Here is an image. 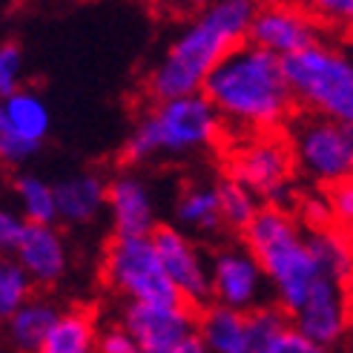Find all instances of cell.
<instances>
[{"label": "cell", "instance_id": "6da1fadb", "mask_svg": "<svg viewBox=\"0 0 353 353\" xmlns=\"http://www.w3.org/2000/svg\"><path fill=\"white\" fill-rule=\"evenodd\" d=\"M264 0H210L204 9L184 17V23L161 49L144 75L150 101L201 92L207 75L224 55L250 41L253 17Z\"/></svg>", "mask_w": 353, "mask_h": 353}, {"label": "cell", "instance_id": "7a4b0ae2", "mask_svg": "<svg viewBox=\"0 0 353 353\" xmlns=\"http://www.w3.org/2000/svg\"><path fill=\"white\" fill-rule=\"evenodd\" d=\"M201 92L216 103L227 132L239 138L288 127L299 107L285 58L253 41H244L224 55L207 75Z\"/></svg>", "mask_w": 353, "mask_h": 353}, {"label": "cell", "instance_id": "3957f363", "mask_svg": "<svg viewBox=\"0 0 353 353\" xmlns=\"http://www.w3.org/2000/svg\"><path fill=\"white\" fill-rule=\"evenodd\" d=\"M224 132V118L204 92L172 95L150 103L123 138L121 155L132 167L175 161L213 150Z\"/></svg>", "mask_w": 353, "mask_h": 353}, {"label": "cell", "instance_id": "277c9868", "mask_svg": "<svg viewBox=\"0 0 353 353\" xmlns=\"http://www.w3.org/2000/svg\"><path fill=\"white\" fill-rule=\"evenodd\" d=\"M247 247L259 256L264 273L270 279L273 302L296 313L310 290L319 285V279L327 276L322 270L316 250L307 236V224L290 213V207L261 204L256 219L244 227Z\"/></svg>", "mask_w": 353, "mask_h": 353}, {"label": "cell", "instance_id": "5b68a950", "mask_svg": "<svg viewBox=\"0 0 353 353\" xmlns=\"http://www.w3.org/2000/svg\"><path fill=\"white\" fill-rule=\"evenodd\" d=\"M285 69L299 107L353 127V49L316 41L285 58Z\"/></svg>", "mask_w": 353, "mask_h": 353}, {"label": "cell", "instance_id": "8992f818", "mask_svg": "<svg viewBox=\"0 0 353 353\" xmlns=\"http://www.w3.org/2000/svg\"><path fill=\"white\" fill-rule=\"evenodd\" d=\"M101 276L123 302H181L172 279L161 261V253L150 236H118L103 247Z\"/></svg>", "mask_w": 353, "mask_h": 353}, {"label": "cell", "instance_id": "52a82bcc", "mask_svg": "<svg viewBox=\"0 0 353 353\" xmlns=\"http://www.w3.org/2000/svg\"><path fill=\"white\" fill-rule=\"evenodd\" d=\"M288 144L296 170L316 187H333L353 175V127L319 112H299L288 121Z\"/></svg>", "mask_w": 353, "mask_h": 353}, {"label": "cell", "instance_id": "ba28073f", "mask_svg": "<svg viewBox=\"0 0 353 353\" xmlns=\"http://www.w3.org/2000/svg\"><path fill=\"white\" fill-rule=\"evenodd\" d=\"M296 172L299 170L288 135L281 138L276 132L241 135L230 152V161H227V175L247 184L264 204L279 207H290V201L296 199Z\"/></svg>", "mask_w": 353, "mask_h": 353}, {"label": "cell", "instance_id": "9c48e42d", "mask_svg": "<svg viewBox=\"0 0 353 353\" xmlns=\"http://www.w3.org/2000/svg\"><path fill=\"white\" fill-rule=\"evenodd\" d=\"M199 307L181 302H123L121 322L132 330L141 353H204Z\"/></svg>", "mask_w": 353, "mask_h": 353}, {"label": "cell", "instance_id": "30bf717a", "mask_svg": "<svg viewBox=\"0 0 353 353\" xmlns=\"http://www.w3.org/2000/svg\"><path fill=\"white\" fill-rule=\"evenodd\" d=\"M52 135V110L46 98L23 86L0 98V167H26Z\"/></svg>", "mask_w": 353, "mask_h": 353}, {"label": "cell", "instance_id": "8fae6325", "mask_svg": "<svg viewBox=\"0 0 353 353\" xmlns=\"http://www.w3.org/2000/svg\"><path fill=\"white\" fill-rule=\"evenodd\" d=\"M210 285H213V302L236 310H259L273 305V288L264 273L259 256L241 244H221L210 256Z\"/></svg>", "mask_w": 353, "mask_h": 353}, {"label": "cell", "instance_id": "7c38bea8", "mask_svg": "<svg viewBox=\"0 0 353 353\" xmlns=\"http://www.w3.org/2000/svg\"><path fill=\"white\" fill-rule=\"evenodd\" d=\"M152 241L161 253V261L172 279L175 290L192 307H207L213 302L210 285V256H204L196 236L181 230L179 224H158L152 230Z\"/></svg>", "mask_w": 353, "mask_h": 353}, {"label": "cell", "instance_id": "4fadbf2b", "mask_svg": "<svg viewBox=\"0 0 353 353\" xmlns=\"http://www.w3.org/2000/svg\"><path fill=\"white\" fill-rule=\"evenodd\" d=\"M290 319L305 336L319 347H336L353 325V299H350V285L342 279L322 276L319 285L310 290V296L302 302Z\"/></svg>", "mask_w": 353, "mask_h": 353}, {"label": "cell", "instance_id": "5bb4252c", "mask_svg": "<svg viewBox=\"0 0 353 353\" xmlns=\"http://www.w3.org/2000/svg\"><path fill=\"white\" fill-rule=\"evenodd\" d=\"M250 41L276 52L279 58H290L296 52L322 41V26L307 6L296 3H261L253 17Z\"/></svg>", "mask_w": 353, "mask_h": 353}, {"label": "cell", "instance_id": "9a60e30c", "mask_svg": "<svg viewBox=\"0 0 353 353\" xmlns=\"http://www.w3.org/2000/svg\"><path fill=\"white\" fill-rule=\"evenodd\" d=\"M107 219L118 236H150L158 227V199L147 175L132 164L110 175Z\"/></svg>", "mask_w": 353, "mask_h": 353}, {"label": "cell", "instance_id": "2e32d148", "mask_svg": "<svg viewBox=\"0 0 353 353\" xmlns=\"http://www.w3.org/2000/svg\"><path fill=\"white\" fill-rule=\"evenodd\" d=\"M29 273L34 288H55L69 273V244L58 224L29 221L12 253Z\"/></svg>", "mask_w": 353, "mask_h": 353}, {"label": "cell", "instance_id": "e0dca14e", "mask_svg": "<svg viewBox=\"0 0 353 353\" xmlns=\"http://www.w3.org/2000/svg\"><path fill=\"white\" fill-rule=\"evenodd\" d=\"M58 190V224L90 227L107 216L110 179L98 170H75L55 181Z\"/></svg>", "mask_w": 353, "mask_h": 353}, {"label": "cell", "instance_id": "ac0fdd59", "mask_svg": "<svg viewBox=\"0 0 353 353\" xmlns=\"http://www.w3.org/2000/svg\"><path fill=\"white\" fill-rule=\"evenodd\" d=\"M172 221L196 239H216L227 230L219 181H192L172 201Z\"/></svg>", "mask_w": 353, "mask_h": 353}, {"label": "cell", "instance_id": "d6986e66", "mask_svg": "<svg viewBox=\"0 0 353 353\" xmlns=\"http://www.w3.org/2000/svg\"><path fill=\"white\" fill-rule=\"evenodd\" d=\"M199 330L204 350L210 353H253L250 313L210 302L199 313Z\"/></svg>", "mask_w": 353, "mask_h": 353}, {"label": "cell", "instance_id": "ffe728a7", "mask_svg": "<svg viewBox=\"0 0 353 353\" xmlns=\"http://www.w3.org/2000/svg\"><path fill=\"white\" fill-rule=\"evenodd\" d=\"M58 316H61V307L55 302L32 293L3 325V339L12 350L43 353L46 336L52 333V327H55Z\"/></svg>", "mask_w": 353, "mask_h": 353}, {"label": "cell", "instance_id": "44dd1931", "mask_svg": "<svg viewBox=\"0 0 353 353\" xmlns=\"http://www.w3.org/2000/svg\"><path fill=\"white\" fill-rule=\"evenodd\" d=\"M12 201L21 210L26 221L41 224H58V190L55 181H46L43 175L17 170L12 175Z\"/></svg>", "mask_w": 353, "mask_h": 353}, {"label": "cell", "instance_id": "7402d4cb", "mask_svg": "<svg viewBox=\"0 0 353 353\" xmlns=\"http://www.w3.org/2000/svg\"><path fill=\"white\" fill-rule=\"evenodd\" d=\"M310 244L316 250L322 270L333 279L353 281V241L347 239V230L339 224H322V227H307Z\"/></svg>", "mask_w": 353, "mask_h": 353}, {"label": "cell", "instance_id": "603a6c76", "mask_svg": "<svg viewBox=\"0 0 353 353\" xmlns=\"http://www.w3.org/2000/svg\"><path fill=\"white\" fill-rule=\"evenodd\" d=\"M98 345L95 319L83 310H61L55 327L46 336L43 353H90Z\"/></svg>", "mask_w": 353, "mask_h": 353}, {"label": "cell", "instance_id": "cb8c5ba5", "mask_svg": "<svg viewBox=\"0 0 353 353\" xmlns=\"http://www.w3.org/2000/svg\"><path fill=\"white\" fill-rule=\"evenodd\" d=\"M219 192H221V213H224L227 230L244 233V227L256 219L264 201L247 184L233 179V175H227V179L219 181Z\"/></svg>", "mask_w": 353, "mask_h": 353}, {"label": "cell", "instance_id": "d4e9b609", "mask_svg": "<svg viewBox=\"0 0 353 353\" xmlns=\"http://www.w3.org/2000/svg\"><path fill=\"white\" fill-rule=\"evenodd\" d=\"M32 288L34 281L21 268V261L0 253V330L9 322V316L32 296Z\"/></svg>", "mask_w": 353, "mask_h": 353}, {"label": "cell", "instance_id": "484cf974", "mask_svg": "<svg viewBox=\"0 0 353 353\" xmlns=\"http://www.w3.org/2000/svg\"><path fill=\"white\" fill-rule=\"evenodd\" d=\"M26 86V52L21 43H0V98Z\"/></svg>", "mask_w": 353, "mask_h": 353}, {"label": "cell", "instance_id": "4316f807", "mask_svg": "<svg viewBox=\"0 0 353 353\" xmlns=\"http://www.w3.org/2000/svg\"><path fill=\"white\" fill-rule=\"evenodd\" d=\"M299 3L307 6L319 21L353 29V0H299Z\"/></svg>", "mask_w": 353, "mask_h": 353}, {"label": "cell", "instance_id": "83f0119b", "mask_svg": "<svg viewBox=\"0 0 353 353\" xmlns=\"http://www.w3.org/2000/svg\"><path fill=\"white\" fill-rule=\"evenodd\" d=\"M327 199H330V210H333V224L345 227V230H353V175L327 187Z\"/></svg>", "mask_w": 353, "mask_h": 353}, {"label": "cell", "instance_id": "f1b7e54d", "mask_svg": "<svg viewBox=\"0 0 353 353\" xmlns=\"http://www.w3.org/2000/svg\"><path fill=\"white\" fill-rule=\"evenodd\" d=\"M26 224L29 221L21 216V210H17L14 204L12 207L0 204V253L3 256L14 253V247H17V241H21Z\"/></svg>", "mask_w": 353, "mask_h": 353}, {"label": "cell", "instance_id": "f546056e", "mask_svg": "<svg viewBox=\"0 0 353 353\" xmlns=\"http://www.w3.org/2000/svg\"><path fill=\"white\" fill-rule=\"evenodd\" d=\"M95 350H101V353H138L141 347H138V339L132 336V330L123 322H118V325L98 330Z\"/></svg>", "mask_w": 353, "mask_h": 353}, {"label": "cell", "instance_id": "4dcf8cb0", "mask_svg": "<svg viewBox=\"0 0 353 353\" xmlns=\"http://www.w3.org/2000/svg\"><path fill=\"white\" fill-rule=\"evenodd\" d=\"M299 219L307 227H322V224H333V210H330V199L327 192H313L299 201Z\"/></svg>", "mask_w": 353, "mask_h": 353}, {"label": "cell", "instance_id": "1f68e13d", "mask_svg": "<svg viewBox=\"0 0 353 353\" xmlns=\"http://www.w3.org/2000/svg\"><path fill=\"white\" fill-rule=\"evenodd\" d=\"M207 3H210V0H152V6L158 12H164L170 17H179V21H184V17H190V14H196Z\"/></svg>", "mask_w": 353, "mask_h": 353}]
</instances>
